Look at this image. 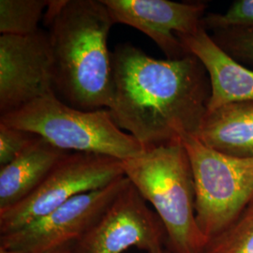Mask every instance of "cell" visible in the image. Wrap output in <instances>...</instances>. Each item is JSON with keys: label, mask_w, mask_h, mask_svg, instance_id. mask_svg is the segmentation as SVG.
Returning a JSON list of instances; mask_svg holds the SVG:
<instances>
[{"label": "cell", "mask_w": 253, "mask_h": 253, "mask_svg": "<svg viewBox=\"0 0 253 253\" xmlns=\"http://www.w3.org/2000/svg\"><path fill=\"white\" fill-rule=\"evenodd\" d=\"M170 253V251L167 249V248H164V249H163L162 251H160L159 253Z\"/></svg>", "instance_id": "44dd1931"}, {"label": "cell", "mask_w": 253, "mask_h": 253, "mask_svg": "<svg viewBox=\"0 0 253 253\" xmlns=\"http://www.w3.org/2000/svg\"><path fill=\"white\" fill-rule=\"evenodd\" d=\"M0 253H21L18 252H15V251H10V250H7V249H4L2 247H0Z\"/></svg>", "instance_id": "ffe728a7"}, {"label": "cell", "mask_w": 253, "mask_h": 253, "mask_svg": "<svg viewBox=\"0 0 253 253\" xmlns=\"http://www.w3.org/2000/svg\"><path fill=\"white\" fill-rule=\"evenodd\" d=\"M54 93L49 33L0 35V118Z\"/></svg>", "instance_id": "9c48e42d"}, {"label": "cell", "mask_w": 253, "mask_h": 253, "mask_svg": "<svg viewBox=\"0 0 253 253\" xmlns=\"http://www.w3.org/2000/svg\"><path fill=\"white\" fill-rule=\"evenodd\" d=\"M115 24L134 27L149 37L168 59L187 55L178 35L194 33L202 27L207 5L169 0H101Z\"/></svg>", "instance_id": "30bf717a"}, {"label": "cell", "mask_w": 253, "mask_h": 253, "mask_svg": "<svg viewBox=\"0 0 253 253\" xmlns=\"http://www.w3.org/2000/svg\"><path fill=\"white\" fill-rule=\"evenodd\" d=\"M177 38L186 53L198 58L209 74L210 97L207 112L232 103L253 101V71L237 63L204 27Z\"/></svg>", "instance_id": "8fae6325"}, {"label": "cell", "mask_w": 253, "mask_h": 253, "mask_svg": "<svg viewBox=\"0 0 253 253\" xmlns=\"http://www.w3.org/2000/svg\"><path fill=\"white\" fill-rule=\"evenodd\" d=\"M204 253H253V201L232 225L209 240Z\"/></svg>", "instance_id": "9a60e30c"}, {"label": "cell", "mask_w": 253, "mask_h": 253, "mask_svg": "<svg viewBox=\"0 0 253 253\" xmlns=\"http://www.w3.org/2000/svg\"><path fill=\"white\" fill-rule=\"evenodd\" d=\"M124 176L107 187L78 195L16 232L0 235V247L21 253H49L73 247L128 184Z\"/></svg>", "instance_id": "52a82bcc"}, {"label": "cell", "mask_w": 253, "mask_h": 253, "mask_svg": "<svg viewBox=\"0 0 253 253\" xmlns=\"http://www.w3.org/2000/svg\"><path fill=\"white\" fill-rule=\"evenodd\" d=\"M50 0H1V35H29L37 32L39 22Z\"/></svg>", "instance_id": "5bb4252c"}, {"label": "cell", "mask_w": 253, "mask_h": 253, "mask_svg": "<svg viewBox=\"0 0 253 253\" xmlns=\"http://www.w3.org/2000/svg\"><path fill=\"white\" fill-rule=\"evenodd\" d=\"M190 159L196 219L208 240L223 232L253 201V158L221 153L190 133H181Z\"/></svg>", "instance_id": "5b68a950"}, {"label": "cell", "mask_w": 253, "mask_h": 253, "mask_svg": "<svg viewBox=\"0 0 253 253\" xmlns=\"http://www.w3.org/2000/svg\"><path fill=\"white\" fill-rule=\"evenodd\" d=\"M218 33L220 34L219 42H224V47L221 48H227L240 58L253 61V29H232Z\"/></svg>", "instance_id": "ac0fdd59"}, {"label": "cell", "mask_w": 253, "mask_h": 253, "mask_svg": "<svg viewBox=\"0 0 253 253\" xmlns=\"http://www.w3.org/2000/svg\"><path fill=\"white\" fill-rule=\"evenodd\" d=\"M129 181L98 221L72 247L73 253H123L137 248L157 253L167 248L161 218Z\"/></svg>", "instance_id": "ba28073f"}, {"label": "cell", "mask_w": 253, "mask_h": 253, "mask_svg": "<svg viewBox=\"0 0 253 253\" xmlns=\"http://www.w3.org/2000/svg\"><path fill=\"white\" fill-rule=\"evenodd\" d=\"M38 137L27 130L0 124V167L11 163Z\"/></svg>", "instance_id": "e0dca14e"}, {"label": "cell", "mask_w": 253, "mask_h": 253, "mask_svg": "<svg viewBox=\"0 0 253 253\" xmlns=\"http://www.w3.org/2000/svg\"><path fill=\"white\" fill-rule=\"evenodd\" d=\"M210 97L206 69L192 54L160 60L130 43L113 51V93L108 110L115 123L145 150L181 133L196 135Z\"/></svg>", "instance_id": "6da1fadb"}, {"label": "cell", "mask_w": 253, "mask_h": 253, "mask_svg": "<svg viewBox=\"0 0 253 253\" xmlns=\"http://www.w3.org/2000/svg\"><path fill=\"white\" fill-rule=\"evenodd\" d=\"M53 55V89L73 108L108 109L113 93L115 22L101 0H50L44 13Z\"/></svg>", "instance_id": "7a4b0ae2"}, {"label": "cell", "mask_w": 253, "mask_h": 253, "mask_svg": "<svg viewBox=\"0 0 253 253\" xmlns=\"http://www.w3.org/2000/svg\"><path fill=\"white\" fill-rule=\"evenodd\" d=\"M125 176L122 161L100 154L69 152L32 194L0 210V235L16 232L74 197Z\"/></svg>", "instance_id": "8992f818"}, {"label": "cell", "mask_w": 253, "mask_h": 253, "mask_svg": "<svg viewBox=\"0 0 253 253\" xmlns=\"http://www.w3.org/2000/svg\"><path fill=\"white\" fill-rule=\"evenodd\" d=\"M49 253H73V251H72V247H67V248H63Z\"/></svg>", "instance_id": "d6986e66"}, {"label": "cell", "mask_w": 253, "mask_h": 253, "mask_svg": "<svg viewBox=\"0 0 253 253\" xmlns=\"http://www.w3.org/2000/svg\"><path fill=\"white\" fill-rule=\"evenodd\" d=\"M68 153L39 136L11 163L0 167V210L32 194Z\"/></svg>", "instance_id": "7c38bea8"}, {"label": "cell", "mask_w": 253, "mask_h": 253, "mask_svg": "<svg viewBox=\"0 0 253 253\" xmlns=\"http://www.w3.org/2000/svg\"><path fill=\"white\" fill-rule=\"evenodd\" d=\"M0 124L40 136L69 152L100 154L126 161L145 149L115 123L108 109L73 108L54 93L0 118Z\"/></svg>", "instance_id": "277c9868"}, {"label": "cell", "mask_w": 253, "mask_h": 253, "mask_svg": "<svg viewBox=\"0 0 253 253\" xmlns=\"http://www.w3.org/2000/svg\"><path fill=\"white\" fill-rule=\"evenodd\" d=\"M202 27L217 32L253 29V0L235 1L224 14L209 13L202 19Z\"/></svg>", "instance_id": "2e32d148"}, {"label": "cell", "mask_w": 253, "mask_h": 253, "mask_svg": "<svg viewBox=\"0 0 253 253\" xmlns=\"http://www.w3.org/2000/svg\"><path fill=\"white\" fill-rule=\"evenodd\" d=\"M125 176L161 218L171 253H204L190 159L180 137L122 162Z\"/></svg>", "instance_id": "3957f363"}, {"label": "cell", "mask_w": 253, "mask_h": 253, "mask_svg": "<svg viewBox=\"0 0 253 253\" xmlns=\"http://www.w3.org/2000/svg\"><path fill=\"white\" fill-rule=\"evenodd\" d=\"M195 136L221 153L253 158V101L232 103L207 112Z\"/></svg>", "instance_id": "4fadbf2b"}]
</instances>
